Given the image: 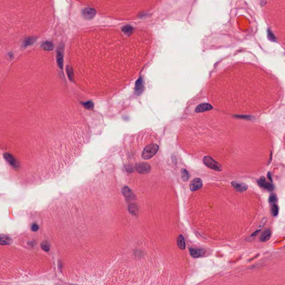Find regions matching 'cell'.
I'll return each instance as SVG.
<instances>
[{
	"instance_id": "484cf974",
	"label": "cell",
	"mask_w": 285,
	"mask_h": 285,
	"mask_svg": "<svg viewBox=\"0 0 285 285\" xmlns=\"http://www.w3.org/2000/svg\"><path fill=\"white\" fill-rule=\"evenodd\" d=\"M236 117L241 118V119H248V120L252 119V117L251 116H248V115H237Z\"/></svg>"
},
{
	"instance_id": "5b68a950",
	"label": "cell",
	"mask_w": 285,
	"mask_h": 285,
	"mask_svg": "<svg viewBox=\"0 0 285 285\" xmlns=\"http://www.w3.org/2000/svg\"><path fill=\"white\" fill-rule=\"evenodd\" d=\"M82 14H83V16H84V18H85L86 20H91L92 18L94 17V16H95V14H96V11L93 8L87 7V8L84 9L83 10Z\"/></svg>"
},
{
	"instance_id": "e0dca14e",
	"label": "cell",
	"mask_w": 285,
	"mask_h": 285,
	"mask_svg": "<svg viewBox=\"0 0 285 285\" xmlns=\"http://www.w3.org/2000/svg\"><path fill=\"white\" fill-rule=\"evenodd\" d=\"M41 48L46 50H52L54 49V45L50 42L46 41V42H44L41 45Z\"/></svg>"
},
{
	"instance_id": "277c9868",
	"label": "cell",
	"mask_w": 285,
	"mask_h": 285,
	"mask_svg": "<svg viewBox=\"0 0 285 285\" xmlns=\"http://www.w3.org/2000/svg\"><path fill=\"white\" fill-rule=\"evenodd\" d=\"M257 182H258V184L261 187L263 188L267 189L268 191H272L275 188V186H274L273 184L270 183V182H267L264 177H261L258 179Z\"/></svg>"
},
{
	"instance_id": "ba28073f",
	"label": "cell",
	"mask_w": 285,
	"mask_h": 285,
	"mask_svg": "<svg viewBox=\"0 0 285 285\" xmlns=\"http://www.w3.org/2000/svg\"><path fill=\"white\" fill-rule=\"evenodd\" d=\"M122 192H123V195H124V197L126 198V199L129 201H133L135 199V195L133 193L132 190L130 189L129 187H124L123 188Z\"/></svg>"
},
{
	"instance_id": "7a4b0ae2",
	"label": "cell",
	"mask_w": 285,
	"mask_h": 285,
	"mask_svg": "<svg viewBox=\"0 0 285 285\" xmlns=\"http://www.w3.org/2000/svg\"><path fill=\"white\" fill-rule=\"evenodd\" d=\"M203 162H204V164L208 168L212 169L213 170H215L217 171H222L221 165L210 156H205L203 158Z\"/></svg>"
},
{
	"instance_id": "52a82bcc",
	"label": "cell",
	"mask_w": 285,
	"mask_h": 285,
	"mask_svg": "<svg viewBox=\"0 0 285 285\" xmlns=\"http://www.w3.org/2000/svg\"><path fill=\"white\" fill-rule=\"evenodd\" d=\"M202 186V180L200 178H195L191 182L189 187L192 191H195L201 188Z\"/></svg>"
},
{
	"instance_id": "2e32d148",
	"label": "cell",
	"mask_w": 285,
	"mask_h": 285,
	"mask_svg": "<svg viewBox=\"0 0 285 285\" xmlns=\"http://www.w3.org/2000/svg\"><path fill=\"white\" fill-rule=\"evenodd\" d=\"M211 109H212V107L210 105L208 104H203V105H201L198 106V108L196 109V111L202 112V111H208V110H210Z\"/></svg>"
},
{
	"instance_id": "ac0fdd59",
	"label": "cell",
	"mask_w": 285,
	"mask_h": 285,
	"mask_svg": "<svg viewBox=\"0 0 285 285\" xmlns=\"http://www.w3.org/2000/svg\"><path fill=\"white\" fill-rule=\"evenodd\" d=\"M41 248H42V249H44L46 252H48L50 251V245H49V243H48V241H43L41 244Z\"/></svg>"
},
{
	"instance_id": "3957f363",
	"label": "cell",
	"mask_w": 285,
	"mask_h": 285,
	"mask_svg": "<svg viewBox=\"0 0 285 285\" xmlns=\"http://www.w3.org/2000/svg\"><path fill=\"white\" fill-rule=\"evenodd\" d=\"M135 169L139 173L147 174L150 171V165L145 163H140L135 165Z\"/></svg>"
},
{
	"instance_id": "cb8c5ba5",
	"label": "cell",
	"mask_w": 285,
	"mask_h": 285,
	"mask_svg": "<svg viewBox=\"0 0 285 285\" xmlns=\"http://www.w3.org/2000/svg\"><path fill=\"white\" fill-rule=\"evenodd\" d=\"M84 106L85 108L87 109H91L93 108L94 104L91 102H87L84 103Z\"/></svg>"
},
{
	"instance_id": "8992f818",
	"label": "cell",
	"mask_w": 285,
	"mask_h": 285,
	"mask_svg": "<svg viewBox=\"0 0 285 285\" xmlns=\"http://www.w3.org/2000/svg\"><path fill=\"white\" fill-rule=\"evenodd\" d=\"M232 186L233 187L234 189L237 191V192H243L246 191L248 188V186L246 183L241 182L240 181H233L232 183Z\"/></svg>"
},
{
	"instance_id": "f1b7e54d",
	"label": "cell",
	"mask_w": 285,
	"mask_h": 285,
	"mask_svg": "<svg viewBox=\"0 0 285 285\" xmlns=\"http://www.w3.org/2000/svg\"><path fill=\"white\" fill-rule=\"evenodd\" d=\"M268 179L270 180L271 182H272V178H271V176L270 173H268Z\"/></svg>"
},
{
	"instance_id": "4fadbf2b",
	"label": "cell",
	"mask_w": 285,
	"mask_h": 285,
	"mask_svg": "<svg viewBox=\"0 0 285 285\" xmlns=\"http://www.w3.org/2000/svg\"><path fill=\"white\" fill-rule=\"evenodd\" d=\"M177 245L180 249H184L186 248V243L184 238L182 235H179L177 239Z\"/></svg>"
},
{
	"instance_id": "5bb4252c",
	"label": "cell",
	"mask_w": 285,
	"mask_h": 285,
	"mask_svg": "<svg viewBox=\"0 0 285 285\" xmlns=\"http://www.w3.org/2000/svg\"><path fill=\"white\" fill-rule=\"evenodd\" d=\"M57 61L60 69L63 67V54L61 51L59 50L57 53Z\"/></svg>"
},
{
	"instance_id": "9a60e30c",
	"label": "cell",
	"mask_w": 285,
	"mask_h": 285,
	"mask_svg": "<svg viewBox=\"0 0 285 285\" xmlns=\"http://www.w3.org/2000/svg\"><path fill=\"white\" fill-rule=\"evenodd\" d=\"M128 210L129 212L133 215L136 216L138 213V206L135 204H131L128 206Z\"/></svg>"
},
{
	"instance_id": "83f0119b",
	"label": "cell",
	"mask_w": 285,
	"mask_h": 285,
	"mask_svg": "<svg viewBox=\"0 0 285 285\" xmlns=\"http://www.w3.org/2000/svg\"><path fill=\"white\" fill-rule=\"evenodd\" d=\"M261 231V229H257L256 230L255 232H254L251 236V237H255L256 236H257V234H258L259 233V232Z\"/></svg>"
},
{
	"instance_id": "9c48e42d",
	"label": "cell",
	"mask_w": 285,
	"mask_h": 285,
	"mask_svg": "<svg viewBox=\"0 0 285 285\" xmlns=\"http://www.w3.org/2000/svg\"><path fill=\"white\" fill-rule=\"evenodd\" d=\"M4 157L7 160V162L9 163L10 165H12L14 168H17L18 167V162H17L16 159H15L11 154L9 153H5L4 154Z\"/></svg>"
},
{
	"instance_id": "603a6c76",
	"label": "cell",
	"mask_w": 285,
	"mask_h": 285,
	"mask_svg": "<svg viewBox=\"0 0 285 285\" xmlns=\"http://www.w3.org/2000/svg\"><path fill=\"white\" fill-rule=\"evenodd\" d=\"M276 201H277V197L276 195L275 194H272L269 197V202L270 203H272V204H274L276 203Z\"/></svg>"
},
{
	"instance_id": "7402d4cb",
	"label": "cell",
	"mask_w": 285,
	"mask_h": 285,
	"mask_svg": "<svg viewBox=\"0 0 285 285\" xmlns=\"http://www.w3.org/2000/svg\"><path fill=\"white\" fill-rule=\"evenodd\" d=\"M66 70H67V73L69 79L71 80H72V78H73V70H72V67L71 66H67Z\"/></svg>"
},
{
	"instance_id": "d6986e66",
	"label": "cell",
	"mask_w": 285,
	"mask_h": 285,
	"mask_svg": "<svg viewBox=\"0 0 285 285\" xmlns=\"http://www.w3.org/2000/svg\"><path fill=\"white\" fill-rule=\"evenodd\" d=\"M181 175H182V178L183 181H187L189 179V174L188 171L186 169H183L181 171Z\"/></svg>"
},
{
	"instance_id": "44dd1931",
	"label": "cell",
	"mask_w": 285,
	"mask_h": 285,
	"mask_svg": "<svg viewBox=\"0 0 285 285\" xmlns=\"http://www.w3.org/2000/svg\"><path fill=\"white\" fill-rule=\"evenodd\" d=\"M279 213V208L278 206L276 204H273V206L271 207V214L272 216L274 217H276L277 216Z\"/></svg>"
},
{
	"instance_id": "ffe728a7",
	"label": "cell",
	"mask_w": 285,
	"mask_h": 285,
	"mask_svg": "<svg viewBox=\"0 0 285 285\" xmlns=\"http://www.w3.org/2000/svg\"><path fill=\"white\" fill-rule=\"evenodd\" d=\"M35 39L33 38V37H27L26 39L25 40L24 45L25 46H27L29 45H31V44H33V42H35Z\"/></svg>"
},
{
	"instance_id": "d4e9b609",
	"label": "cell",
	"mask_w": 285,
	"mask_h": 285,
	"mask_svg": "<svg viewBox=\"0 0 285 285\" xmlns=\"http://www.w3.org/2000/svg\"><path fill=\"white\" fill-rule=\"evenodd\" d=\"M39 229V226L36 223L33 224L31 226V230L33 232H36Z\"/></svg>"
},
{
	"instance_id": "6da1fadb",
	"label": "cell",
	"mask_w": 285,
	"mask_h": 285,
	"mask_svg": "<svg viewBox=\"0 0 285 285\" xmlns=\"http://www.w3.org/2000/svg\"><path fill=\"white\" fill-rule=\"evenodd\" d=\"M159 150V146L156 144H151L145 148L142 152L141 157L144 159H150Z\"/></svg>"
},
{
	"instance_id": "4316f807",
	"label": "cell",
	"mask_w": 285,
	"mask_h": 285,
	"mask_svg": "<svg viewBox=\"0 0 285 285\" xmlns=\"http://www.w3.org/2000/svg\"><path fill=\"white\" fill-rule=\"evenodd\" d=\"M268 36H269V37H271V39L272 40V41H274V40H276L275 37L273 35V33H272L270 30H269L268 32Z\"/></svg>"
},
{
	"instance_id": "7c38bea8",
	"label": "cell",
	"mask_w": 285,
	"mask_h": 285,
	"mask_svg": "<svg viewBox=\"0 0 285 285\" xmlns=\"http://www.w3.org/2000/svg\"><path fill=\"white\" fill-rule=\"evenodd\" d=\"M12 243V238L6 235L1 234L0 243L1 245H9Z\"/></svg>"
},
{
	"instance_id": "30bf717a",
	"label": "cell",
	"mask_w": 285,
	"mask_h": 285,
	"mask_svg": "<svg viewBox=\"0 0 285 285\" xmlns=\"http://www.w3.org/2000/svg\"><path fill=\"white\" fill-rule=\"evenodd\" d=\"M189 253L194 258L200 257L204 254V251L201 249H196V248H190Z\"/></svg>"
},
{
	"instance_id": "8fae6325",
	"label": "cell",
	"mask_w": 285,
	"mask_h": 285,
	"mask_svg": "<svg viewBox=\"0 0 285 285\" xmlns=\"http://www.w3.org/2000/svg\"><path fill=\"white\" fill-rule=\"evenodd\" d=\"M271 236V231L270 229H265L261 234L260 236V240L262 242H266L269 240Z\"/></svg>"
}]
</instances>
